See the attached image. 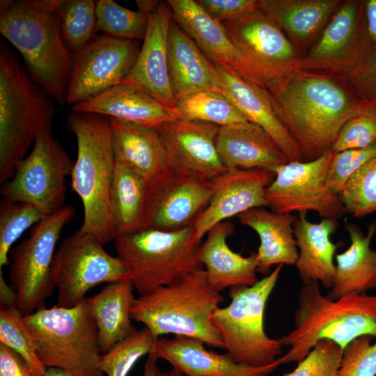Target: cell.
Segmentation results:
<instances>
[{
	"label": "cell",
	"instance_id": "cell-12",
	"mask_svg": "<svg viewBox=\"0 0 376 376\" xmlns=\"http://www.w3.org/2000/svg\"><path fill=\"white\" fill-rule=\"evenodd\" d=\"M103 245L93 235L79 230L62 241L52 269L57 306L72 307L94 286L128 279L119 258L107 253Z\"/></svg>",
	"mask_w": 376,
	"mask_h": 376
},
{
	"label": "cell",
	"instance_id": "cell-8",
	"mask_svg": "<svg viewBox=\"0 0 376 376\" xmlns=\"http://www.w3.org/2000/svg\"><path fill=\"white\" fill-rule=\"evenodd\" d=\"M199 243L194 226L173 231L146 228L116 237L114 247L141 295L201 267Z\"/></svg>",
	"mask_w": 376,
	"mask_h": 376
},
{
	"label": "cell",
	"instance_id": "cell-32",
	"mask_svg": "<svg viewBox=\"0 0 376 376\" xmlns=\"http://www.w3.org/2000/svg\"><path fill=\"white\" fill-rule=\"evenodd\" d=\"M345 228L351 243L347 250L336 256L333 285L327 295L331 299L376 288V250L370 248L376 223L369 226L366 235L353 223H346Z\"/></svg>",
	"mask_w": 376,
	"mask_h": 376
},
{
	"label": "cell",
	"instance_id": "cell-16",
	"mask_svg": "<svg viewBox=\"0 0 376 376\" xmlns=\"http://www.w3.org/2000/svg\"><path fill=\"white\" fill-rule=\"evenodd\" d=\"M212 189V181L166 166L148 183L142 230L193 226L208 205Z\"/></svg>",
	"mask_w": 376,
	"mask_h": 376
},
{
	"label": "cell",
	"instance_id": "cell-30",
	"mask_svg": "<svg viewBox=\"0 0 376 376\" xmlns=\"http://www.w3.org/2000/svg\"><path fill=\"white\" fill-rule=\"evenodd\" d=\"M167 54L169 80L175 100L198 90L219 92L214 64L173 18L168 35Z\"/></svg>",
	"mask_w": 376,
	"mask_h": 376
},
{
	"label": "cell",
	"instance_id": "cell-20",
	"mask_svg": "<svg viewBox=\"0 0 376 376\" xmlns=\"http://www.w3.org/2000/svg\"><path fill=\"white\" fill-rule=\"evenodd\" d=\"M172 21L167 1L148 16V24L137 57L122 83L138 88L162 104L174 108L169 70L167 43Z\"/></svg>",
	"mask_w": 376,
	"mask_h": 376
},
{
	"label": "cell",
	"instance_id": "cell-21",
	"mask_svg": "<svg viewBox=\"0 0 376 376\" xmlns=\"http://www.w3.org/2000/svg\"><path fill=\"white\" fill-rule=\"evenodd\" d=\"M201 340L185 336L157 338L149 355L164 359L187 376H267L285 363L282 357L263 366L235 362L226 353L207 350Z\"/></svg>",
	"mask_w": 376,
	"mask_h": 376
},
{
	"label": "cell",
	"instance_id": "cell-4",
	"mask_svg": "<svg viewBox=\"0 0 376 376\" xmlns=\"http://www.w3.org/2000/svg\"><path fill=\"white\" fill-rule=\"evenodd\" d=\"M53 99L0 42V182L5 183L28 155L38 134L52 127Z\"/></svg>",
	"mask_w": 376,
	"mask_h": 376
},
{
	"label": "cell",
	"instance_id": "cell-10",
	"mask_svg": "<svg viewBox=\"0 0 376 376\" xmlns=\"http://www.w3.org/2000/svg\"><path fill=\"white\" fill-rule=\"evenodd\" d=\"M69 205L43 217L30 235L10 251L9 279L15 306L24 315L45 306L54 288L52 269L61 231L75 217Z\"/></svg>",
	"mask_w": 376,
	"mask_h": 376
},
{
	"label": "cell",
	"instance_id": "cell-6",
	"mask_svg": "<svg viewBox=\"0 0 376 376\" xmlns=\"http://www.w3.org/2000/svg\"><path fill=\"white\" fill-rule=\"evenodd\" d=\"M0 33L21 54L26 70L60 104L66 102L74 54L65 45L54 14L15 1L0 11Z\"/></svg>",
	"mask_w": 376,
	"mask_h": 376
},
{
	"label": "cell",
	"instance_id": "cell-43",
	"mask_svg": "<svg viewBox=\"0 0 376 376\" xmlns=\"http://www.w3.org/2000/svg\"><path fill=\"white\" fill-rule=\"evenodd\" d=\"M343 355L342 348L333 341H319L297 367L283 376H336Z\"/></svg>",
	"mask_w": 376,
	"mask_h": 376
},
{
	"label": "cell",
	"instance_id": "cell-39",
	"mask_svg": "<svg viewBox=\"0 0 376 376\" xmlns=\"http://www.w3.org/2000/svg\"><path fill=\"white\" fill-rule=\"evenodd\" d=\"M97 31L110 36L143 40L148 24V16L126 8L113 0L96 1Z\"/></svg>",
	"mask_w": 376,
	"mask_h": 376
},
{
	"label": "cell",
	"instance_id": "cell-1",
	"mask_svg": "<svg viewBox=\"0 0 376 376\" xmlns=\"http://www.w3.org/2000/svg\"><path fill=\"white\" fill-rule=\"evenodd\" d=\"M263 86L303 161L331 150L345 123L367 110L340 74L293 66Z\"/></svg>",
	"mask_w": 376,
	"mask_h": 376
},
{
	"label": "cell",
	"instance_id": "cell-14",
	"mask_svg": "<svg viewBox=\"0 0 376 376\" xmlns=\"http://www.w3.org/2000/svg\"><path fill=\"white\" fill-rule=\"evenodd\" d=\"M335 155L329 150L312 161H290L277 167L275 178L265 189L268 207L281 214L313 211L323 218L338 219L345 213L338 194L325 180Z\"/></svg>",
	"mask_w": 376,
	"mask_h": 376
},
{
	"label": "cell",
	"instance_id": "cell-33",
	"mask_svg": "<svg viewBox=\"0 0 376 376\" xmlns=\"http://www.w3.org/2000/svg\"><path fill=\"white\" fill-rule=\"evenodd\" d=\"M128 279L108 283L87 303L97 328V342L102 354L127 338L134 329L130 311L135 297Z\"/></svg>",
	"mask_w": 376,
	"mask_h": 376
},
{
	"label": "cell",
	"instance_id": "cell-35",
	"mask_svg": "<svg viewBox=\"0 0 376 376\" xmlns=\"http://www.w3.org/2000/svg\"><path fill=\"white\" fill-rule=\"evenodd\" d=\"M180 119L212 123L219 127L248 121L231 101L212 90H198L175 100Z\"/></svg>",
	"mask_w": 376,
	"mask_h": 376
},
{
	"label": "cell",
	"instance_id": "cell-7",
	"mask_svg": "<svg viewBox=\"0 0 376 376\" xmlns=\"http://www.w3.org/2000/svg\"><path fill=\"white\" fill-rule=\"evenodd\" d=\"M46 368L82 376H106L98 368L102 354L97 328L86 298L72 307H42L24 315Z\"/></svg>",
	"mask_w": 376,
	"mask_h": 376
},
{
	"label": "cell",
	"instance_id": "cell-25",
	"mask_svg": "<svg viewBox=\"0 0 376 376\" xmlns=\"http://www.w3.org/2000/svg\"><path fill=\"white\" fill-rule=\"evenodd\" d=\"M233 232L231 222H220L207 232L204 243L200 245L199 260L205 266L207 281L218 292L228 288L251 286L258 281L256 253L244 257L233 251L227 239Z\"/></svg>",
	"mask_w": 376,
	"mask_h": 376
},
{
	"label": "cell",
	"instance_id": "cell-55",
	"mask_svg": "<svg viewBox=\"0 0 376 376\" xmlns=\"http://www.w3.org/2000/svg\"><path fill=\"white\" fill-rule=\"evenodd\" d=\"M170 376H187V375H185L182 374L181 373L178 372V370L173 368L170 371Z\"/></svg>",
	"mask_w": 376,
	"mask_h": 376
},
{
	"label": "cell",
	"instance_id": "cell-38",
	"mask_svg": "<svg viewBox=\"0 0 376 376\" xmlns=\"http://www.w3.org/2000/svg\"><path fill=\"white\" fill-rule=\"evenodd\" d=\"M157 338L147 327H134L127 338L101 354L99 369L106 376H127L141 357L150 354Z\"/></svg>",
	"mask_w": 376,
	"mask_h": 376
},
{
	"label": "cell",
	"instance_id": "cell-11",
	"mask_svg": "<svg viewBox=\"0 0 376 376\" xmlns=\"http://www.w3.org/2000/svg\"><path fill=\"white\" fill-rule=\"evenodd\" d=\"M75 162L52 134L42 130L30 152L19 163L13 176L1 189L3 199L26 203L37 208L42 218L65 205L66 178Z\"/></svg>",
	"mask_w": 376,
	"mask_h": 376
},
{
	"label": "cell",
	"instance_id": "cell-17",
	"mask_svg": "<svg viewBox=\"0 0 376 376\" xmlns=\"http://www.w3.org/2000/svg\"><path fill=\"white\" fill-rule=\"evenodd\" d=\"M140 48L139 40L96 35L74 53L66 102L75 105L121 84Z\"/></svg>",
	"mask_w": 376,
	"mask_h": 376
},
{
	"label": "cell",
	"instance_id": "cell-27",
	"mask_svg": "<svg viewBox=\"0 0 376 376\" xmlns=\"http://www.w3.org/2000/svg\"><path fill=\"white\" fill-rule=\"evenodd\" d=\"M260 8L280 26L304 55L341 4V0H259Z\"/></svg>",
	"mask_w": 376,
	"mask_h": 376
},
{
	"label": "cell",
	"instance_id": "cell-26",
	"mask_svg": "<svg viewBox=\"0 0 376 376\" xmlns=\"http://www.w3.org/2000/svg\"><path fill=\"white\" fill-rule=\"evenodd\" d=\"M298 214L293 229L298 249L295 266L299 277L304 284L315 281L330 289L336 271L334 257L338 246L330 237L338 228V220L323 218L313 223L307 219V212Z\"/></svg>",
	"mask_w": 376,
	"mask_h": 376
},
{
	"label": "cell",
	"instance_id": "cell-13",
	"mask_svg": "<svg viewBox=\"0 0 376 376\" xmlns=\"http://www.w3.org/2000/svg\"><path fill=\"white\" fill-rule=\"evenodd\" d=\"M222 24L245 75L263 85L295 66L301 57L280 26L260 8Z\"/></svg>",
	"mask_w": 376,
	"mask_h": 376
},
{
	"label": "cell",
	"instance_id": "cell-28",
	"mask_svg": "<svg viewBox=\"0 0 376 376\" xmlns=\"http://www.w3.org/2000/svg\"><path fill=\"white\" fill-rule=\"evenodd\" d=\"M167 2L173 19L209 61L245 75L237 53L222 23L210 16L196 1L169 0Z\"/></svg>",
	"mask_w": 376,
	"mask_h": 376
},
{
	"label": "cell",
	"instance_id": "cell-3",
	"mask_svg": "<svg viewBox=\"0 0 376 376\" xmlns=\"http://www.w3.org/2000/svg\"><path fill=\"white\" fill-rule=\"evenodd\" d=\"M67 127L77 142L70 176L72 188L84 207V221L79 230L105 244L115 240L110 191L116 159L109 118L72 111L67 116Z\"/></svg>",
	"mask_w": 376,
	"mask_h": 376
},
{
	"label": "cell",
	"instance_id": "cell-54",
	"mask_svg": "<svg viewBox=\"0 0 376 376\" xmlns=\"http://www.w3.org/2000/svg\"><path fill=\"white\" fill-rule=\"evenodd\" d=\"M45 376H82V375L75 374V373L67 371L61 368L49 367V368H47Z\"/></svg>",
	"mask_w": 376,
	"mask_h": 376
},
{
	"label": "cell",
	"instance_id": "cell-23",
	"mask_svg": "<svg viewBox=\"0 0 376 376\" xmlns=\"http://www.w3.org/2000/svg\"><path fill=\"white\" fill-rule=\"evenodd\" d=\"M216 144L228 169H263L274 172L290 162L261 127L249 121L219 127Z\"/></svg>",
	"mask_w": 376,
	"mask_h": 376
},
{
	"label": "cell",
	"instance_id": "cell-44",
	"mask_svg": "<svg viewBox=\"0 0 376 376\" xmlns=\"http://www.w3.org/2000/svg\"><path fill=\"white\" fill-rule=\"evenodd\" d=\"M361 336L343 350L336 376H376V340Z\"/></svg>",
	"mask_w": 376,
	"mask_h": 376
},
{
	"label": "cell",
	"instance_id": "cell-52",
	"mask_svg": "<svg viewBox=\"0 0 376 376\" xmlns=\"http://www.w3.org/2000/svg\"><path fill=\"white\" fill-rule=\"evenodd\" d=\"M30 2L42 10L55 14L63 3L64 0H30Z\"/></svg>",
	"mask_w": 376,
	"mask_h": 376
},
{
	"label": "cell",
	"instance_id": "cell-47",
	"mask_svg": "<svg viewBox=\"0 0 376 376\" xmlns=\"http://www.w3.org/2000/svg\"><path fill=\"white\" fill-rule=\"evenodd\" d=\"M197 3L221 23L241 18L260 8L259 0H197Z\"/></svg>",
	"mask_w": 376,
	"mask_h": 376
},
{
	"label": "cell",
	"instance_id": "cell-19",
	"mask_svg": "<svg viewBox=\"0 0 376 376\" xmlns=\"http://www.w3.org/2000/svg\"><path fill=\"white\" fill-rule=\"evenodd\" d=\"M275 173L263 169H228L212 181L209 204L194 224L198 242L216 224L254 207H268L265 189Z\"/></svg>",
	"mask_w": 376,
	"mask_h": 376
},
{
	"label": "cell",
	"instance_id": "cell-51",
	"mask_svg": "<svg viewBox=\"0 0 376 376\" xmlns=\"http://www.w3.org/2000/svg\"><path fill=\"white\" fill-rule=\"evenodd\" d=\"M157 359L151 355L145 363L143 376H170V371H162L157 364Z\"/></svg>",
	"mask_w": 376,
	"mask_h": 376
},
{
	"label": "cell",
	"instance_id": "cell-15",
	"mask_svg": "<svg viewBox=\"0 0 376 376\" xmlns=\"http://www.w3.org/2000/svg\"><path fill=\"white\" fill-rule=\"evenodd\" d=\"M373 51L364 0H345L295 66L345 75Z\"/></svg>",
	"mask_w": 376,
	"mask_h": 376
},
{
	"label": "cell",
	"instance_id": "cell-36",
	"mask_svg": "<svg viewBox=\"0 0 376 376\" xmlns=\"http://www.w3.org/2000/svg\"><path fill=\"white\" fill-rule=\"evenodd\" d=\"M54 16L62 38L73 54L96 36V1H64Z\"/></svg>",
	"mask_w": 376,
	"mask_h": 376
},
{
	"label": "cell",
	"instance_id": "cell-45",
	"mask_svg": "<svg viewBox=\"0 0 376 376\" xmlns=\"http://www.w3.org/2000/svg\"><path fill=\"white\" fill-rule=\"evenodd\" d=\"M376 141V112L366 110L347 120L331 148L335 152L366 147Z\"/></svg>",
	"mask_w": 376,
	"mask_h": 376
},
{
	"label": "cell",
	"instance_id": "cell-42",
	"mask_svg": "<svg viewBox=\"0 0 376 376\" xmlns=\"http://www.w3.org/2000/svg\"><path fill=\"white\" fill-rule=\"evenodd\" d=\"M375 157L376 141L366 147L335 152L327 173V187L333 193L339 194L350 176Z\"/></svg>",
	"mask_w": 376,
	"mask_h": 376
},
{
	"label": "cell",
	"instance_id": "cell-49",
	"mask_svg": "<svg viewBox=\"0 0 376 376\" xmlns=\"http://www.w3.org/2000/svg\"><path fill=\"white\" fill-rule=\"evenodd\" d=\"M368 30L373 50H376V0H364Z\"/></svg>",
	"mask_w": 376,
	"mask_h": 376
},
{
	"label": "cell",
	"instance_id": "cell-9",
	"mask_svg": "<svg viewBox=\"0 0 376 376\" xmlns=\"http://www.w3.org/2000/svg\"><path fill=\"white\" fill-rule=\"evenodd\" d=\"M283 267L278 265L251 286L230 288V304L217 308L212 315L224 350L237 363L263 366L281 354V338H272L265 331L264 313Z\"/></svg>",
	"mask_w": 376,
	"mask_h": 376
},
{
	"label": "cell",
	"instance_id": "cell-53",
	"mask_svg": "<svg viewBox=\"0 0 376 376\" xmlns=\"http://www.w3.org/2000/svg\"><path fill=\"white\" fill-rule=\"evenodd\" d=\"M136 2L139 8V11L149 16L158 8L161 1L137 0Z\"/></svg>",
	"mask_w": 376,
	"mask_h": 376
},
{
	"label": "cell",
	"instance_id": "cell-18",
	"mask_svg": "<svg viewBox=\"0 0 376 376\" xmlns=\"http://www.w3.org/2000/svg\"><path fill=\"white\" fill-rule=\"evenodd\" d=\"M157 128L168 167L209 181L228 170L217 148L219 125L178 119Z\"/></svg>",
	"mask_w": 376,
	"mask_h": 376
},
{
	"label": "cell",
	"instance_id": "cell-34",
	"mask_svg": "<svg viewBox=\"0 0 376 376\" xmlns=\"http://www.w3.org/2000/svg\"><path fill=\"white\" fill-rule=\"evenodd\" d=\"M148 183L133 169L116 161L110 191L115 239L142 230Z\"/></svg>",
	"mask_w": 376,
	"mask_h": 376
},
{
	"label": "cell",
	"instance_id": "cell-50",
	"mask_svg": "<svg viewBox=\"0 0 376 376\" xmlns=\"http://www.w3.org/2000/svg\"><path fill=\"white\" fill-rule=\"evenodd\" d=\"M0 283H1V308L15 306L16 296L12 288L8 286L3 277L2 273H0Z\"/></svg>",
	"mask_w": 376,
	"mask_h": 376
},
{
	"label": "cell",
	"instance_id": "cell-48",
	"mask_svg": "<svg viewBox=\"0 0 376 376\" xmlns=\"http://www.w3.org/2000/svg\"><path fill=\"white\" fill-rule=\"evenodd\" d=\"M0 376H35L26 361L16 352L0 343Z\"/></svg>",
	"mask_w": 376,
	"mask_h": 376
},
{
	"label": "cell",
	"instance_id": "cell-41",
	"mask_svg": "<svg viewBox=\"0 0 376 376\" xmlns=\"http://www.w3.org/2000/svg\"><path fill=\"white\" fill-rule=\"evenodd\" d=\"M42 219L31 205L2 199L0 203V269L7 265L12 245L31 226Z\"/></svg>",
	"mask_w": 376,
	"mask_h": 376
},
{
	"label": "cell",
	"instance_id": "cell-29",
	"mask_svg": "<svg viewBox=\"0 0 376 376\" xmlns=\"http://www.w3.org/2000/svg\"><path fill=\"white\" fill-rule=\"evenodd\" d=\"M237 217L242 224L252 228L259 237L257 272L268 274L274 265H295L298 249L293 226L297 216L260 207L250 209Z\"/></svg>",
	"mask_w": 376,
	"mask_h": 376
},
{
	"label": "cell",
	"instance_id": "cell-5",
	"mask_svg": "<svg viewBox=\"0 0 376 376\" xmlns=\"http://www.w3.org/2000/svg\"><path fill=\"white\" fill-rule=\"evenodd\" d=\"M224 299L208 283L205 269L199 267L135 298L130 315L157 338L185 336L225 349L212 321L214 311Z\"/></svg>",
	"mask_w": 376,
	"mask_h": 376
},
{
	"label": "cell",
	"instance_id": "cell-40",
	"mask_svg": "<svg viewBox=\"0 0 376 376\" xmlns=\"http://www.w3.org/2000/svg\"><path fill=\"white\" fill-rule=\"evenodd\" d=\"M338 195L345 212L354 217L376 212V157L355 171Z\"/></svg>",
	"mask_w": 376,
	"mask_h": 376
},
{
	"label": "cell",
	"instance_id": "cell-56",
	"mask_svg": "<svg viewBox=\"0 0 376 376\" xmlns=\"http://www.w3.org/2000/svg\"></svg>",
	"mask_w": 376,
	"mask_h": 376
},
{
	"label": "cell",
	"instance_id": "cell-37",
	"mask_svg": "<svg viewBox=\"0 0 376 376\" xmlns=\"http://www.w3.org/2000/svg\"><path fill=\"white\" fill-rule=\"evenodd\" d=\"M0 343L19 354L29 364L35 376H45L47 368L38 355L34 336L16 306L0 309Z\"/></svg>",
	"mask_w": 376,
	"mask_h": 376
},
{
	"label": "cell",
	"instance_id": "cell-24",
	"mask_svg": "<svg viewBox=\"0 0 376 376\" xmlns=\"http://www.w3.org/2000/svg\"><path fill=\"white\" fill-rule=\"evenodd\" d=\"M71 109L75 112L96 113L155 127L180 119L174 108L162 104L146 92L124 83L72 105Z\"/></svg>",
	"mask_w": 376,
	"mask_h": 376
},
{
	"label": "cell",
	"instance_id": "cell-22",
	"mask_svg": "<svg viewBox=\"0 0 376 376\" xmlns=\"http://www.w3.org/2000/svg\"><path fill=\"white\" fill-rule=\"evenodd\" d=\"M214 67L219 93L228 98L249 122L261 127L289 161H303L297 143L276 115L265 86L228 67L217 64Z\"/></svg>",
	"mask_w": 376,
	"mask_h": 376
},
{
	"label": "cell",
	"instance_id": "cell-46",
	"mask_svg": "<svg viewBox=\"0 0 376 376\" xmlns=\"http://www.w3.org/2000/svg\"><path fill=\"white\" fill-rule=\"evenodd\" d=\"M345 77L367 110L376 112V50Z\"/></svg>",
	"mask_w": 376,
	"mask_h": 376
},
{
	"label": "cell",
	"instance_id": "cell-2",
	"mask_svg": "<svg viewBox=\"0 0 376 376\" xmlns=\"http://www.w3.org/2000/svg\"><path fill=\"white\" fill-rule=\"evenodd\" d=\"M365 335L376 338V295L353 292L331 299L313 281L299 290L295 328L281 338L283 345L289 346L283 357L285 363L299 362L323 340L343 350Z\"/></svg>",
	"mask_w": 376,
	"mask_h": 376
},
{
	"label": "cell",
	"instance_id": "cell-31",
	"mask_svg": "<svg viewBox=\"0 0 376 376\" xmlns=\"http://www.w3.org/2000/svg\"><path fill=\"white\" fill-rule=\"evenodd\" d=\"M116 161L123 163L148 182L166 166L163 142L155 127L109 118Z\"/></svg>",
	"mask_w": 376,
	"mask_h": 376
}]
</instances>
